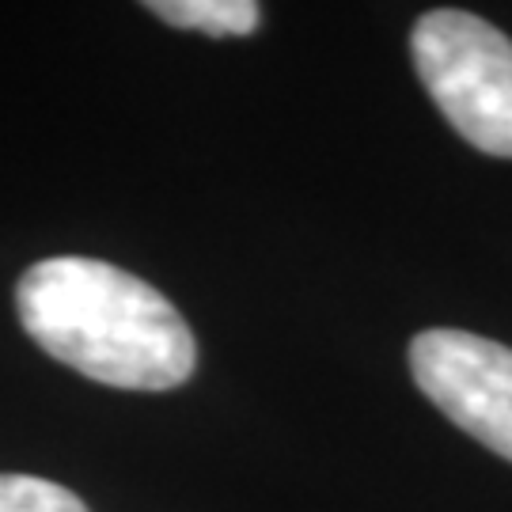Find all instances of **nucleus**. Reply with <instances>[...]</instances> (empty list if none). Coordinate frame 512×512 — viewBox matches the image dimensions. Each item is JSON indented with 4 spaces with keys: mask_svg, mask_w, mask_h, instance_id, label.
<instances>
[{
    "mask_svg": "<svg viewBox=\"0 0 512 512\" xmlns=\"http://www.w3.org/2000/svg\"><path fill=\"white\" fill-rule=\"evenodd\" d=\"M0 512H88L84 501L38 475H0Z\"/></svg>",
    "mask_w": 512,
    "mask_h": 512,
    "instance_id": "obj_5",
    "label": "nucleus"
},
{
    "mask_svg": "<svg viewBox=\"0 0 512 512\" xmlns=\"http://www.w3.org/2000/svg\"><path fill=\"white\" fill-rule=\"evenodd\" d=\"M148 12H156L171 27L202 31L213 38L251 35L262 19V8L251 0H152Z\"/></svg>",
    "mask_w": 512,
    "mask_h": 512,
    "instance_id": "obj_4",
    "label": "nucleus"
},
{
    "mask_svg": "<svg viewBox=\"0 0 512 512\" xmlns=\"http://www.w3.org/2000/svg\"><path fill=\"white\" fill-rule=\"evenodd\" d=\"M23 330L95 384L167 391L190 380L198 346L160 289L99 258L35 262L16 285Z\"/></svg>",
    "mask_w": 512,
    "mask_h": 512,
    "instance_id": "obj_1",
    "label": "nucleus"
},
{
    "mask_svg": "<svg viewBox=\"0 0 512 512\" xmlns=\"http://www.w3.org/2000/svg\"><path fill=\"white\" fill-rule=\"evenodd\" d=\"M410 372L425 399L512 463V349L471 330H421Z\"/></svg>",
    "mask_w": 512,
    "mask_h": 512,
    "instance_id": "obj_3",
    "label": "nucleus"
},
{
    "mask_svg": "<svg viewBox=\"0 0 512 512\" xmlns=\"http://www.w3.org/2000/svg\"><path fill=\"white\" fill-rule=\"evenodd\" d=\"M410 50L425 92L459 137L512 160V38L482 16L437 8L418 19Z\"/></svg>",
    "mask_w": 512,
    "mask_h": 512,
    "instance_id": "obj_2",
    "label": "nucleus"
}]
</instances>
